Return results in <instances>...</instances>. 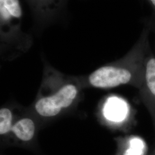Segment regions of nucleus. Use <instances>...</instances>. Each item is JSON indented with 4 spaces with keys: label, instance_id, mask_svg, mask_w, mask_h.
Masks as SVG:
<instances>
[{
    "label": "nucleus",
    "instance_id": "1",
    "mask_svg": "<svg viewBox=\"0 0 155 155\" xmlns=\"http://www.w3.org/2000/svg\"><path fill=\"white\" fill-rule=\"evenodd\" d=\"M77 94L75 86L66 85L54 95L39 100L35 105L36 110L42 116H55L72 104Z\"/></svg>",
    "mask_w": 155,
    "mask_h": 155
},
{
    "label": "nucleus",
    "instance_id": "2",
    "mask_svg": "<svg viewBox=\"0 0 155 155\" xmlns=\"http://www.w3.org/2000/svg\"><path fill=\"white\" fill-rule=\"evenodd\" d=\"M36 21L47 26L58 21L66 10L68 0H26Z\"/></svg>",
    "mask_w": 155,
    "mask_h": 155
},
{
    "label": "nucleus",
    "instance_id": "3",
    "mask_svg": "<svg viewBox=\"0 0 155 155\" xmlns=\"http://www.w3.org/2000/svg\"><path fill=\"white\" fill-rule=\"evenodd\" d=\"M145 90L150 97V101L155 106V57L150 53L149 49L144 60V75L143 82Z\"/></svg>",
    "mask_w": 155,
    "mask_h": 155
},
{
    "label": "nucleus",
    "instance_id": "4",
    "mask_svg": "<svg viewBox=\"0 0 155 155\" xmlns=\"http://www.w3.org/2000/svg\"><path fill=\"white\" fill-rule=\"evenodd\" d=\"M104 115L112 121H121L125 117L127 113L126 104L118 98H110L107 100L104 107Z\"/></svg>",
    "mask_w": 155,
    "mask_h": 155
},
{
    "label": "nucleus",
    "instance_id": "5",
    "mask_svg": "<svg viewBox=\"0 0 155 155\" xmlns=\"http://www.w3.org/2000/svg\"><path fill=\"white\" fill-rule=\"evenodd\" d=\"M11 130L17 138L24 141H28L33 138L35 127L32 120L29 118H23L17 122Z\"/></svg>",
    "mask_w": 155,
    "mask_h": 155
},
{
    "label": "nucleus",
    "instance_id": "6",
    "mask_svg": "<svg viewBox=\"0 0 155 155\" xmlns=\"http://www.w3.org/2000/svg\"><path fill=\"white\" fill-rule=\"evenodd\" d=\"M12 120L11 111L6 108L1 109L0 110V134L1 135L11 130Z\"/></svg>",
    "mask_w": 155,
    "mask_h": 155
},
{
    "label": "nucleus",
    "instance_id": "7",
    "mask_svg": "<svg viewBox=\"0 0 155 155\" xmlns=\"http://www.w3.org/2000/svg\"><path fill=\"white\" fill-rule=\"evenodd\" d=\"M143 146L141 142L137 139H134L131 141L130 147L126 151L125 155H140L142 152Z\"/></svg>",
    "mask_w": 155,
    "mask_h": 155
},
{
    "label": "nucleus",
    "instance_id": "8",
    "mask_svg": "<svg viewBox=\"0 0 155 155\" xmlns=\"http://www.w3.org/2000/svg\"><path fill=\"white\" fill-rule=\"evenodd\" d=\"M143 23L144 24V27H147L150 32L154 33L155 35V14L153 13L149 17L145 18L143 20Z\"/></svg>",
    "mask_w": 155,
    "mask_h": 155
},
{
    "label": "nucleus",
    "instance_id": "9",
    "mask_svg": "<svg viewBox=\"0 0 155 155\" xmlns=\"http://www.w3.org/2000/svg\"><path fill=\"white\" fill-rule=\"evenodd\" d=\"M147 1L149 2V4L151 6V7L152 8L153 10L154 11L153 13L155 14V0H147Z\"/></svg>",
    "mask_w": 155,
    "mask_h": 155
}]
</instances>
